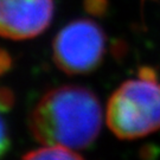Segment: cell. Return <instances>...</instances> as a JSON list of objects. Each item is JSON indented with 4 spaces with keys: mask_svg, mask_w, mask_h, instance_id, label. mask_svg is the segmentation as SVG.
Listing matches in <instances>:
<instances>
[{
    "mask_svg": "<svg viewBox=\"0 0 160 160\" xmlns=\"http://www.w3.org/2000/svg\"><path fill=\"white\" fill-rule=\"evenodd\" d=\"M23 160H84L74 149L59 146H44L33 149L23 157Z\"/></svg>",
    "mask_w": 160,
    "mask_h": 160,
    "instance_id": "5b68a950",
    "label": "cell"
},
{
    "mask_svg": "<svg viewBox=\"0 0 160 160\" xmlns=\"http://www.w3.org/2000/svg\"><path fill=\"white\" fill-rule=\"evenodd\" d=\"M11 64L12 61L10 55L7 53L6 50H2L1 51V57H0V70H1V74L4 75L5 72H7L10 70V68H11Z\"/></svg>",
    "mask_w": 160,
    "mask_h": 160,
    "instance_id": "9c48e42d",
    "label": "cell"
},
{
    "mask_svg": "<svg viewBox=\"0 0 160 160\" xmlns=\"http://www.w3.org/2000/svg\"><path fill=\"white\" fill-rule=\"evenodd\" d=\"M14 103V95L11 89L8 88H2L0 92V109L1 112H7L12 108Z\"/></svg>",
    "mask_w": 160,
    "mask_h": 160,
    "instance_id": "52a82bcc",
    "label": "cell"
},
{
    "mask_svg": "<svg viewBox=\"0 0 160 160\" xmlns=\"http://www.w3.org/2000/svg\"><path fill=\"white\" fill-rule=\"evenodd\" d=\"M107 0H86L84 8L88 13L94 16H101L107 10Z\"/></svg>",
    "mask_w": 160,
    "mask_h": 160,
    "instance_id": "8992f818",
    "label": "cell"
},
{
    "mask_svg": "<svg viewBox=\"0 0 160 160\" xmlns=\"http://www.w3.org/2000/svg\"><path fill=\"white\" fill-rule=\"evenodd\" d=\"M102 107L86 87L68 84L45 92L29 116V129L43 146L89 147L102 127Z\"/></svg>",
    "mask_w": 160,
    "mask_h": 160,
    "instance_id": "6da1fadb",
    "label": "cell"
},
{
    "mask_svg": "<svg viewBox=\"0 0 160 160\" xmlns=\"http://www.w3.org/2000/svg\"><path fill=\"white\" fill-rule=\"evenodd\" d=\"M106 121L122 140H135L160 129V83L153 69L143 67L138 78L123 82L113 92Z\"/></svg>",
    "mask_w": 160,
    "mask_h": 160,
    "instance_id": "7a4b0ae2",
    "label": "cell"
},
{
    "mask_svg": "<svg viewBox=\"0 0 160 160\" xmlns=\"http://www.w3.org/2000/svg\"><path fill=\"white\" fill-rule=\"evenodd\" d=\"M53 11V0H0L1 36L12 40L34 38L50 26Z\"/></svg>",
    "mask_w": 160,
    "mask_h": 160,
    "instance_id": "277c9868",
    "label": "cell"
},
{
    "mask_svg": "<svg viewBox=\"0 0 160 160\" xmlns=\"http://www.w3.org/2000/svg\"><path fill=\"white\" fill-rule=\"evenodd\" d=\"M106 51L103 30L90 19L65 25L52 43L53 62L67 75H84L102 63Z\"/></svg>",
    "mask_w": 160,
    "mask_h": 160,
    "instance_id": "3957f363",
    "label": "cell"
},
{
    "mask_svg": "<svg viewBox=\"0 0 160 160\" xmlns=\"http://www.w3.org/2000/svg\"><path fill=\"white\" fill-rule=\"evenodd\" d=\"M10 149V134L7 131L5 118H1V139H0V154L4 157Z\"/></svg>",
    "mask_w": 160,
    "mask_h": 160,
    "instance_id": "ba28073f",
    "label": "cell"
}]
</instances>
